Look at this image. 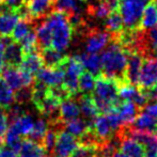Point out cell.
<instances>
[{
	"mask_svg": "<svg viewBox=\"0 0 157 157\" xmlns=\"http://www.w3.org/2000/svg\"><path fill=\"white\" fill-rule=\"evenodd\" d=\"M101 59L104 76L116 79L120 83L125 82L128 52L119 42H112L108 45L101 54Z\"/></svg>",
	"mask_w": 157,
	"mask_h": 157,
	"instance_id": "1",
	"label": "cell"
},
{
	"mask_svg": "<svg viewBox=\"0 0 157 157\" xmlns=\"http://www.w3.org/2000/svg\"><path fill=\"white\" fill-rule=\"evenodd\" d=\"M119 88L120 82L116 79L98 75L92 92V99L98 112L107 113L116 107L119 103Z\"/></svg>",
	"mask_w": 157,
	"mask_h": 157,
	"instance_id": "2",
	"label": "cell"
},
{
	"mask_svg": "<svg viewBox=\"0 0 157 157\" xmlns=\"http://www.w3.org/2000/svg\"><path fill=\"white\" fill-rule=\"evenodd\" d=\"M52 32V47L63 52L67 49L73 39V28L70 19L64 13L52 11L44 17Z\"/></svg>",
	"mask_w": 157,
	"mask_h": 157,
	"instance_id": "3",
	"label": "cell"
},
{
	"mask_svg": "<svg viewBox=\"0 0 157 157\" xmlns=\"http://www.w3.org/2000/svg\"><path fill=\"white\" fill-rule=\"evenodd\" d=\"M120 127L122 126L119 121V118L114 109H112L107 113H101L97 116V118L91 125V132L96 139L97 143L101 144L112 139L114 132H117V130Z\"/></svg>",
	"mask_w": 157,
	"mask_h": 157,
	"instance_id": "4",
	"label": "cell"
},
{
	"mask_svg": "<svg viewBox=\"0 0 157 157\" xmlns=\"http://www.w3.org/2000/svg\"><path fill=\"white\" fill-rule=\"evenodd\" d=\"M149 2L150 0H121L118 10L126 29L137 30L140 28L143 10Z\"/></svg>",
	"mask_w": 157,
	"mask_h": 157,
	"instance_id": "5",
	"label": "cell"
},
{
	"mask_svg": "<svg viewBox=\"0 0 157 157\" xmlns=\"http://www.w3.org/2000/svg\"><path fill=\"white\" fill-rule=\"evenodd\" d=\"M61 67L64 73L63 85L62 87L66 90L68 94L72 95L77 94L78 92L79 78L83 73V66L77 56L74 57H65L64 61L61 64Z\"/></svg>",
	"mask_w": 157,
	"mask_h": 157,
	"instance_id": "6",
	"label": "cell"
},
{
	"mask_svg": "<svg viewBox=\"0 0 157 157\" xmlns=\"http://www.w3.org/2000/svg\"><path fill=\"white\" fill-rule=\"evenodd\" d=\"M1 77L13 91H17L24 87H31L34 82L33 75L16 66H4L1 71Z\"/></svg>",
	"mask_w": 157,
	"mask_h": 157,
	"instance_id": "7",
	"label": "cell"
},
{
	"mask_svg": "<svg viewBox=\"0 0 157 157\" xmlns=\"http://www.w3.org/2000/svg\"><path fill=\"white\" fill-rule=\"evenodd\" d=\"M119 97L123 99V101H129L137 105L139 108L144 107L147 105V95L145 93V90L138 88L136 85H132V83L122 82L120 83V88H119Z\"/></svg>",
	"mask_w": 157,
	"mask_h": 157,
	"instance_id": "8",
	"label": "cell"
},
{
	"mask_svg": "<svg viewBox=\"0 0 157 157\" xmlns=\"http://www.w3.org/2000/svg\"><path fill=\"white\" fill-rule=\"evenodd\" d=\"M157 82V57L153 56L143 60L138 86L143 90H149Z\"/></svg>",
	"mask_w": 157,
	"mask_h": 157,
	"instance_id": "9",
	"label": "cell"
},
{
	"mask_svg": "<svg viewBox=\"0 0 157 157\" xmlns=\"http://www.w3.org/2000/svg\"><path fill=\"white\" fill-rule=\"evenodd\" d=\"M35 76H36L37 82L46 86L47 88H58L63 85L64 73L61 66L42 67Z\"/></svg>",
	"mask_w": 157,
	"mask_h": 157,
	"instance_id": "10",
	"label": "cell"
},
{
	"mask_svg": "<svg viewBox=\"0 0 157 157\" xmlns=\"http://www.w3.org/2000/svg\"><path fill=\"white\" fill-rule=\"evenodd\" d=\"M111 33L108 31L101 30H92L89 32L85 43L86 52L89 54H98L99 52L107 47L108 44L111 42Z\"/></svg>",
	"mask_w": 157,
	"mask_h": 157,
	"instance_id": "11",
	"label": "cell"
},
{
	"mask_svg": "<svg viewBox=\"0 0 157 157\" xmlns=\"http://www.w3.org/2000/svg\"><path fill=\"white\" fill-rule=\"evenodd\" d=\"M79 145L77 138L66 130H58L54 152L59 157H70Z\"/></svg>",
	"mask_w": 157,
	"mask_h": 157,
	"instance_id": "12",
	"label": "cell"
},
{
	"mask_svg": "<svg viewBox=\"0 0 157 157\" xmlns=\"http://www.w3.org/2000/svg\"><path fill=\"white\" fill-rule=\"evenodd\" d=\"M142 63L143 57L140 52H132L128 54L127 65L125 71V79L127 82L138 86Z\"/></svg>",
	"mask_w": 157,
	"mask_h": 157,
	"instance_id": "13",
	"label": "cell"
},
{
	"mask_svg": "<svg viewBox=\"0 0 157 157\" xmlns=\"http://www.w3.org/2000/svg\"><path fill=\"white\" fill-rule=\"evenodd\" d=\"M138 106L129 101H123L122 103L119 101L117 104L113 109L118 116L122 127H126L134 123L135 119L138 116Z\"/></svg>",
	"mask_w": 157,
	"mask_h": 157,
	"instance_id": "14",
	"label": "cell"
},
{
	"mask_svg": "<svg viewBox=\"0 0 157 157\" xmlns=\"http://www.w3.org/2000/svg\"><path fill=\"white\" fill-rule=\"evenodd\" d=\"M21 19L19 14L15 11L0 6V36H11L17 21Z\"/></svg>",
	"mask_w": 157,
	"mask_h": 157,
	"instance_id": "15",
	"label": "cell"
},
{
	"mask_svg": "<svg viewBox=\"0 0 157 157\" xmlns=\"http://www.w3.org/2000/svg\"><path fill=\"white\" fill-rule=\"evenodd\" d=\"M55 0H29L26 2L27 10L33 21L47 16L52 12Z\"/></svg>",
	"mask_w": 157,
	"mask_h": 157,
	"instance_id": "16",
	"label": "cell"
},
{
	"mask_svg": "<svg viewBox=\"0 0 157 157\" xmlns=\"http://www.w3.org/2000/svg\"><path fill=\"white\" fill-rule=\"evenodd\" d=\"M119 139L120 150L128 157H144V147L139 141L122 132L119 136Z\"/></svg>",
	"mask_w": 157,
	"mask_h": 157,
	"instance_id": "17",
	"label": "cell"
},
{
	"mask_svg": "<svg viewBox=\"0 0 157 157\" xmlns=\"http://www.w3.org/2000/svg\"><path fill=\"white\" fill-rule=\"evenodd\" d=\"M80 108L78 101H74L71 97L63 99L59 106V121L62 123H66L74 119L79 118Z\"/></svg>",
	"mask_w": 157,
	"mask_h": 157,
	"instance_id": "18",
	"label": "cell"
},
{
	"mask_svg": "<svg viewBox=\"0 0 157 157\" xmlns=\"http://www.w3.org/2000/svg\"><path fill=\"white\" fill-rule=\"evenodd\" d=\"M24 58V50L21 44L17 42L11 41L6 44L4 49V61L9 66H16L19 67Z\"/></svg>",
	"mask_w": 157,
	"mask_h": 157,
	"instance_id": "19",
	"label": "cell"
},
{
	"mask_svg": "<svg viewBox=\"0 0 157 157\" xmlns=\"http://www.w3.org/2000/svg\"><path fill=\"white\" fill-rule=\"evenodd\" d=\"M33 124H34V120H33L32 116L24 113L19 118L11 121V125L8 127V130L18 135L19 137L29 136L32 130Z\"/></svg>",
	"mask_w": 157,
	"mask_h": 157,
	"instance_id": "20",
	"label": "cell"
},
{
	"mask_svg": "<svg viewBox=\"0 0 157 157\" xmlns=\"http://www.w3.org/2000/svg\"><path fill=\"white\" fill-rule=\"evenodd\" d=\"M61 101H62L49 88L48 94L42 99V101H40L37 104L36 108L39 109V111L42 114H44L46 117H49V118H52V116L57 111H59V106H60Z\"/></svg>",
	"mask_w": 157,
	"mask_h": 157,
	"instance_id": "21",
	"label": "cell"
},
{
	"mask_svg": "<svg viewBox=\"0 0 157 157\" xmlns=\"http://www.w3.org/2000/svg\"><path fill=\"white\" fill-rule=\"evenodd\" d=\"M132 124H134V129L139 132L157 134V118L149 114L144 110L138 113Z\"/></svg>",
	"mask_w": 157,
	"mask_h": 157,
	"instance_id": "22",
	"label": "cell"
},
{
	"mask_svg": "<svg viewBox=\"0 0 157 157\" xmlns=\"http://www.w3.org/2000/svg\"><path fill=\"white\" fill-rule=\"evenodd\" d=\"M43 64L44 62H43V59H42L41 52H39V50H35V52L24 54L21 68L34 76L43 67Z\"/></svg>",
	"mask_w": 157,
	"mask_h": 157,
	"instance_id": "23",
	"label": "cell"
},
{
	"mask_svg": "<svg viewBox=\"0 0 157 157\" xmlns=\"http://www.w3.org/2000/svg\"><path fill=\"white\" fill-rule=\"evenodd\" d=\"M47 152L43 144L32 139H26L21 141V147L18 150L19 157H45Z\"/></svg>",
	"mask_w": 157,
	"mask_h": 157,
	"instance_id": "24",
	"label": "cell"
},
{
	"mask_svg": "<svg viewBox=\"0 0 157 157\" xmlns=\"http://www.w3.org/2000/svg\"><path fill=\"white\" fill-rule=\"evenodd\" d=\"M78 105L79 108H80V113L82 114L83 119L91 126L93 121L98 116V110H97L92 97L89 96V95L82 94L80 98L78 99Z\"/></svg>",
	"mask_w": 157,
	"mask_h": 157,
	"instance_id": "25",
	"label": "cell"
},
{
	"mask_svg": "<svg viewBox=\"0 0 157 157\" xmlns=\"http://www.w3.org/2000/svg\"><path fill=\"white\" fill-rule=\"evenodd\" d=\"M157 26V2L155 0H150L145 6L140 21V28L149 30Z\"/></svg>",
	"mask_w": 157,
	"mask_h": 157,
	"instance_id": "26",
	"label": "cell"
},
{
	"mask_svg": "<svg viewBox=\"0 0 157 157\" xmlns=\"http://www.w3.org/2000/svg\"><path fill=\"white\" fill-rule=\"evenodd\" d=\"M78 59L80 60L83 68L87 70V72L95 75H101V56L97 54H89V52H83L79 55Z\"/></svg>",
	"mask_w": 157,
	"mask_h": 157,
	"instance_id": "27",
	"label": "cell"
},
{
	"mask_svg": "<svg viewBox=\"0 0 157 157\" xmlns=\"http://www.w3.org/2000/svg\"><path fill=\"white\" fill-rule=\"evenodd\" d=\"M65 129L75 138H82L91 130V126L83 118H77L65 123Z\"/></svg>",
	"mask_w": 157,
	"mask_h": 157,
	"instance_id": "28",
	"label": "cell"
},
{
	"mask_svg": "<svg viewBox=\"0 0 157 157\" xmlns=\"http://www.w3.org/2000/svg\"><path fill=\"white\" fill-rule=\"evenodd\" d=\"M80 0H55V9L56 11L62 12L67 17L75 14H81Z\"/></svg>",
	"mask_w": 157,
	"mask_h": 157,
	"instance_id": "29",
	"label": "cell"
},
{
	"mask_svg": "<svg viewBox=\"0 0 157 157\" xmlns=\"http://www.w3.org/2000/svg\"><path fill=\"white\" fill-rule=\"evenodd\" d=\"M41 56L42 59H43L44 64H46V66H49V67L60 66L66 57L61 52H59V50L55 49L52 47L42 49Z\"/></svg>",
	"mask_w": 157,
	"mask_h": 157,
	"instance_id": "30",
	"label": "cell"
},
{
	"mask_svg": "<svg viewBox=\"0 0 157 157\" xmlns=\"http://www.w3.org/2000/svg\"><path fill=\"white\" fill-rule=\"evenodd\" d=\"M139 47L144 48L147 52L157 54V26L149 29L147 33H140ZM139 48V52H140Z\"/></svg>",
	"mask_w": 157,
	"mask_h": 157,
	"instance_id": "31",
	"label": "cell"
},
{
	"mask_svg": "<svg viewBox=\"0 0 157 157\" xmlns=\"http://www.w3.org/2000/svg\"><path fill=\"white\" fill-rule=\"evenodd\" d=\"M33 24H34V21H31L29 19H24V18L19 19L10 36L12 39V41L19 43L32 30Z\"/></svg>",
	"mask_w": 157,
	"mask_h": 157,
	"instance_id": "32",
	"label": "cell"
},
{
	"mask_svg": "<svg viewBox=\"0 0 157 157\" xmlns=\"http://www.w3.org/2000/svg\"><path fill=\"white\" fill-rule=\"evenodd\" d=\"M106 29L109 33L118 35L120 32L123 31V27H124V24H123V19L121 14L118 11H112L109 14V16L106 18Z\"/></svg>",
	"mask_w": 157,
	"mask_h": 157,
	"instance_id": "33",
	"label": "cell"
},
{
	"mask_svg": "<svg viewBox=\"0 0 157 157\" xmlns=\"http://www.w3.org/2000/svg\"><path fill=\"white\" fill-rule=\"evenodd\" d=\"M49 129V123L46 119H37L36 121H34L32 130L29 134L30 139L36 141V142H41L43 138L45 137L47 130Z\"/></svg>",
	"mask_w": 157,
	"mask_h": 157,
	"instance_id": "34",
	"label": "cell"
},
{
	"mask_svg": "<svg viewBox=\"0 0 157 157\" xmlns=\"http://www.w3.org/2000/svg\"><path fill=\"white\" fill-rule=\"evenodd\" d=\"M15 101L14 91L6 85L4 79L0 76V106L9 108Z\"/></svg>",
	"mask_w": 157,
	"mask_h": 157,
	"instance_id": "35",
	"label": "cell"
},
{
	"mask_svg": "<svg viewBox=\"0 0 157 157\" xmlns=\"http://www.w3.org/2000/svg\"><path fill=\"white\" fill-rule=\"evenodd\" d=\"M95 81L96 78L93 74L89 72L82 73L79 78V85H78V92H80L81 94L89 95L92 93L95 87Z\"/></svg>",
	"mask_w": 157,
	"mask_h": 157,
	"instance_id": "36",
	"label": "cell"
},
{
	"mask_svg": "<svg viewBox=\"0 0 157 157\" xmlns=\"http://www.w3.org/2000/svg\"><path fill=\"white\" fill-rule=\"evenodd\" d=\"M89 12L94 18L105 19L109 16V14L112 12V10L106 0H99L98 3H95L93 6H91V8L89 9Z\"/></svg>",
	"mask_w": 157,
	"mask_h": 157,
	"instance_id": "37",
	"label": "cell"
},
{
	"mask_svg": "<svg viewBox=\"0 0 157 157\" xmlns=\"http://www.w3.org/2000/svg\"><path fill=\"white\" fill-rule=\"evenodd\" d=\"M98 144L80 143L70 157H96Z\"/></svg>",
	"mask_w": 157,
	"mask_h": 157,
	"instance_id": "38",
	"label": "cell"
},
{
	"mask_svg": "<svg viewBox=\"0 0 157 157\" xmlns=\"http://www.w3.org/2000/svg\"><path fill=\"white\" fill-rule=\"evenodd\" d=\"M57 134H58V130L56 128L49 127V129L46 132L45 137L42 140V144H43L44 149L46 150L47 153L54 152L55 145H56V141H57Z\"/></svg>",
	"mask_w": 157,
	"mask_h": 157,
	"instance_id": "39",
	"label": "cell"
},
{
	"mask_svg": "<svg viewBox=\"0 0 157 157\" xmlns=\"http://www.w3.org/2000/svg\"><path fill=\"white\" fill-rule=\"evenodd\" d=\"M31 93H32L31 87H24L21 89L17 90L16 93H14L15 101H17L19 104L27 103L28 101L31 99Z\"/></svg>",
	"mask_w": 157,
	"mask_h": 157,
	"instance_id": "40",
	"label": "cell"
},
{
	"mask_svg": "<svg viewBox=\"0 0 157 157\" xmlns=\"http://www.w3.org/2000/svg\"><path fill=\"white\" fill-rule=\"evenodd\" d=\"M9 127V117L8 112L6 111L4 108L0 107V139L4 138V135H6V130Z\"/></svg>",
	"mask_w": 157,
	"mask_h": 157,
	"instance_id": "41",
	"label": "cell"
},
{
	"mask_svg": "<svg viewBox=\"0 0 157 157\" xmlns=\"http://www.w3.org/2000/svg\"><path fill=\"white\" fill-rule=\"evenodd\" d=\"M26 3V0H2L1 4L4 6L6 9L8 10H11V11H17L19 9H21Z\"/></svg>",
	"mask_w": 157,
	"mask_h": 157,
	"instance_id": "42",
	"label": "cell"
},
{
	"mask_svg": "<svg viewBox=\"0 0 157 157\" xmlns=\"http://www.w3.org/2000/svg\"><path fill=\"white\" fill-rule=\"evenodd\" d=\"M0 157H19L18 153L10 147H2L0 145Z\"/></svg>",
	"mask_w": 157,
	"mask_h": 157,
	"instance_id": "43",
	"label": "cell"
},
{
	"mask_svg": "<svg viewBox=\"0 0 157 157\" xmlns=\"http://www.w3.org/2000/svg\"><path fill=\"white\" fill-rule=\"evenodd\" d=\"M145 93L147 95V98L149 99H154V101H157V82L151 89L145 90Z\"/></svg>",
	"mask_w": 157,
	"mask_h": 157,
	"instance_id": "44",
	"label": "cell"
},
{
	"mask_svg": "<svg viewBox=\"0 0 157 157\" xmlns=\"http://www.w3.org/2000/svg\"><path fill=\"white\" fill-rule=\"evenodd\" d=\"M111 157H128L125 153H123L122 151H116L114 154Z\"/></svg>",
	"mask_w": 157,
	"mask_h": 157,
	"instance_id": "45",
	"label": "cell"
},
{
	"mask_svg": "<svg viewBox=\"0 0 157 157\" xmlns=\"http://www.w3.org/2000/svg\"><path fill=\"white\" fill-rule=\"evenodd\" d=\"M1 2H2V0H0V6H1Z\"/></svg>",
	"mask_w": 157,
	"mask_h": 157,
	"instance_id": "46",
	"label": "cell"
},
{
	"mask_svg": "<svg viewBox=\"0 0 157 157\" xmlns=\"http://www.w3.org/2000/svg\"><path fill=\"white\" fill-rule=\"evenodd\" d=\"M27 1H29V0H26V2H27Z\"/></svg>",
	"mask_w": 157,
	"mask_h": 157,
	"instance_id": "47",
	"label": "cell"
},
{
	"mask_svg": "<svg viewBox=\"0 0 157 157\" xmlns=\"http://www.w3.org/2000/svg\"><path fill=\"white\" fill-rule=\"evenodd\" d=\"M57 157H59V156H57Z\"/></svg>",
	"mask_w": 157,
	"mask_h": 157,
	"instance_id": "48",
	"label": "cell"
}]
</instances>
